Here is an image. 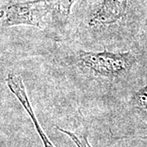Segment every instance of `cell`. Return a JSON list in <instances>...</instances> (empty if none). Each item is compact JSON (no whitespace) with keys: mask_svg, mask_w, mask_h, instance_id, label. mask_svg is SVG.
Instances as JSON below:
<instances>
[{"mask_svg":"<svg viewBox=\"0 0 147 147\" xmlns=\"http://www.w3.org/2000/svg\"><path fill=\"white\" fill-rule=\"evenodd\" d=\"M56 61L81 92L104 102L126 82L141 60L139 45L127 50L88 49L60 42Z\"/></svg>","mask_w":147,"mask_h":147,"instance_id":"cell-1","label":"cell"},{"mask_svg":"<svg viewBox=\"0 0 147 147\" xmlns=\"http://www.w3.org/2000/svg\"><path fill=\"white\" fill-rule=\"evenodd\" d=\"M102 104L106 107L105 120L113 139L147 138V74H142L138 65L129 79Z\"/></svg>","mask_w":147,"mask_h":147,"instance_id":"cell-2","label":"cell"},{"mask_svg":"<svg viewBox=\"0 0 147 147\" xmlns=\"http://www.w3.org/2000/svg\"><path fill=\"white\" fill-rule=\"evenodd\" d=\"M2 28L27 26L47 31L49 8L46 0L12 1L2 3L0 9Z\"/></svg>","mask_w":147,"mask_h":147,"instance_id":"cell-3","label":"cell"},{"mask_svg":"<svg viewBox=\"0 0 147 147\" xmlns=\"http://www.w3.org/2000/svg\"><path fill=\"white\" fill-rule=\"evenodd\" d=\"M49 8L48 37L57 42L65 40L69 26L70 16L77 0H46Z\"/></svg>","mask_w":147,"mask_h":147,"instance_id":"cell-4","label":"cell"},{"mask_svg":"<svg viewBox=\"0 0 147 147\" xmlns=\"http://www.w3.org/2000/svg\"><path fill=\"white\" fill-rule=\"evenodd\" d=\"M5 82L8 89L10 90L12 95L18 100L20 104L22 105V107L25 109L28 116L30 117V120L33 123V125L35 128V131L42 141L43 147H56V146L49 139V137H47L45 131H43L42 127L37 119L36 115L33 110L30 100L29 99L26 88L21 74L15 72H9L6 77Z\"/></svg>","mask_w":147,"mask_h":147,"instance_id":"cell-5","label":"cell"},{"mask_svg":"<svg viewBox=\"0 0 147 147\" xmlns=\"http://www.w3.org/2000/svg\"><path fill=\"white\" fill-rule=\"evenodd\" d=\"M80 114V124L76 127L75 131L69 130L62 127L56 126L58 131L64 133L75 144L77 147H93L88 140V126L87 121L85 120L83 114L79 111Z\"/></svg>","mask_w":147,"mask_h":147,"instance_id":"cell-6","label":"cell"},{"mask_svg":"<svg viewBox=\"0 0 147 147\" xmlns=\"http://www.w3.org/2000/svg\"><path fill=\"white\" fill-rule=\"evenodd\" d=\"M144 31H145V34L147 35V18L146 21L145 22V25H144Z\"/></svg>","mask_w":147,"mask_h":147,"instance_id":"cell-7","label":"cell"},{"mask_svg":"<svg viewBox=\"0 0 147 147\" xmlns=\"http://www.w3.org/2000/svg\"><path fill=\"white\" fill-rule=\"evenodd\" d=\"M12 1H17V0H2V3H8V2H12Z\"/></svg>","mask_w":147,"mask_h":147,"instance_id":"cell-8","label":"cell"}]
</instances>
